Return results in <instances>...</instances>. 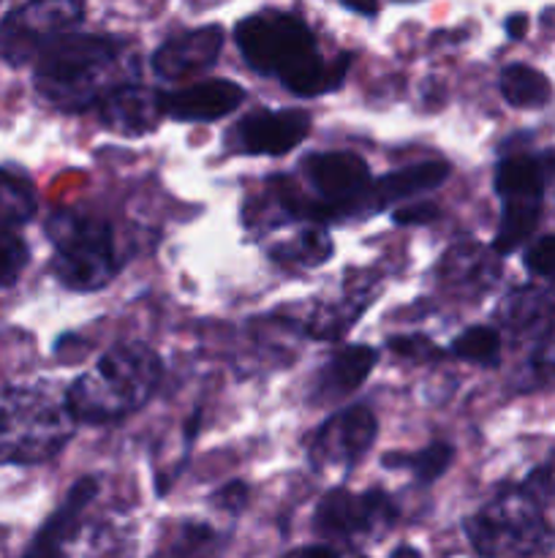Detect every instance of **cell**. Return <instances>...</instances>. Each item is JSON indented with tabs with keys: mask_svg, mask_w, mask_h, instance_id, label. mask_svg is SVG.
Here are the masks:
<instances>
[{
	"mask_svg": "<svg viewBox=\"0 0 555 558\" xmlns=\"http://www.w3.org/2000/svg\"><path fill=\"white\" fill-rule=\"evenodd\" d=\"M441 210L433 202H414V205H403L392 213V221L397 227H424V223L439 221Z\"/></svg>",
	"mask_w": 555,
	"mask_h": 558,
	"instance_id": "obj_33",
	"label": "cell"
},
{
	"mask_svg": "<svg viewBox=\"0 0 555 558\" xmlns=\"http://www.w3.org/2000/svg\"><path fill=\"white\" fill-rule=\"evenodd\" d=\"M379 436V423L368 407H346L316 428L308 445L316 469H351L362 461Z\"/></svg>",
	"mask_w": 555,
	"mask_h": 558,
	"instance_id": "obj_10",
	"label": "cell"
},
{
	"mask_svg": "<svg viewBox=\"0 0 555 558\" xmlns=\"http://www.w3.org/2000/svg\"><path fill=\"white\" fill-rule=\"evenodd\" d=\"M283 558H341V556H337L332 548H326V545H305V548L292 550V554H286Z\"/></svg>",
	"mask_w": 555,
	"mask_h": 558,
	"instance_id": "obj_35",
	"label": "cell"
},
{
	"mask_svg": "<svg viewBox=\"0 0 555 558\" xmlns=\"http://www.w3.org/2000/svg\"><path fill=\"white\" fill-rule=\"evenodd\" d=\"M76 430L65 398L41 387L11 390L0 403V463L33 466L52 461Z\"/></svg>",
	"mask_w": 555,
	"mask_h": 558,
	"instance_id": "obj_4",
	"label": "cell"
},
{
	"mask_svg": "<svg viewBox=\"0 0 555 558\" xmlns=\"http://www.w3.org/2000/svg\"><path fill=\"white\" fill-rule=\"evenodd\" d=\"M27 262H30V251L16 229H0V289L16 283Z\"/></svg>",
	"mask_w": 555,
	"mask_h": 558,
	"instance_id": "obj_29",
	"label": "cell"
},
{
	"mask_svg": "<svg viewBox=\"0 0 555 558\" xmlns=\"http://www.w3.org/2000/svg\"><path fill=\"white\" fill-rule=\"evenodd\" d=\"M466 537L482 558H536L555 545V532L526 488H511L473 512Z\"/></svg>",
	"mask_w": 555,
	"mask_h": 558,
	"instance_id": "obj_6",
	"label": "cell"
},
{
	"mask_svg": "<svg viewBox=\"0 0 555 558\" xmlns=\"http://www.w3.org/2000/svg\"><path fill=\"white\" fill-rule=\"evenodd\" d=\"M439 276L446 287L455 292H466L479 298V294L490 292L493 283L501 276V262L498 254L490 248H482L477 243H462L455 245L449 254L441 259Z\"/></svg>",
	"mask_w": 555,
	"mask_h": 558,
	"instance_id": "obj_20",
	"label": "cell"
},
{
	"mask_svg": "<svg viewBox=\"0 0 555 558\" xmlns=\"http://www.w3.org/2000/svg\"><path fill=\"white\" fill-rule=\"evenodd\" d=\"M52 276L71 292H98L123 267L112 223L79 210H54L47 221Z\"/></svg>",
	"mask_w": 555,
	"mask_h": 558,
	"instance_id": "obj_5",
	"label": "cell"
},
{
	"mask_svg": "<svg viewBox=\"0 0 555 558\" xmlns=\"http://www.w3.org/2000/svg\"><path fill=\"white\" fill-rule=\"evenodd\" d=\"M299 336H303V327L283 316L250 322L243 349L237 352L239 374L250 376L259 371H278L292 365L297 357Z\"/></svg>",
	"mask_w": 555,
	"mask_h": 558,
	"instance_id": "obj_16",
	"label": "cell"
},
{
	"mask_svg": "<svg viewBox=\"0 0 555 558\" xmlns=\"http://www.w3.org/2000/svg\"><path fill=\"white\" fill-rule=\"evenodd\" d=\"M498 87L504 101L515 109H539L553 98V85L547 76L528 63L504 65Z\"/></svg>",
	"mask_w": 555,
	"mask_h": 558,
	"instance_id": "obj_22",
	"label": "cell"
},
{
	"mask_svg": "<svg viewBox=\"0 0 555 558\" xmlns=\"http://www.w3.org/2000/svg\"><path fill=\"white\" fill-rule=\"evenodd\" d=\"M299 172L319 202L324 223L348 216H370L373 178L362 156L351 150L308 153L299 163Z\"/></svg>",
	"mask_w": 555,
	"mask_h": 558,
	"instance_id": "obj_8",
	"label": "cell"
},
{
	"mask_svg": "<svg viewBox=\"0 0 555 558\" xmlns=\"http://www.w3.org/2000/svg\"><path fill=\"white\" fill-rule=\"evenodd\" d=\"M163 376V363L147 343H118L98 357L87 374L76 376L65 392L69 412L76 423H118L139 412Z\"/></svg>",
	"mask_w": 555,
	"mask_h": 558,
	"instance_id": "obj_3",
	"label": "cell"
},
{
	"mask_svg": "<svg viewBox=\"0 0 555 558\" xmlns=\"http://www.w3.org/2000/svg\"><path fill=\"white\" fill-rule=\"evenodd\" d=\"M386 349L397 357L411 360V363H435V360L444 357V352L424 336H392L386 341Z\"/></svg>",
	"mask_w": 555,
	"mask_h": 558,
	"instance_id": "obj_31",
	"label": "cell"
},
{
	"mask_svg": "<svg viewBox=\"0 0 555 558\" xmlns=\"http://www.w3.org/2000/svg\"><path fill=\"white\" fill-rule=\"evenodd\" d=\"M495 194L501 199V221L493 251L515 254L536 229L544 202V167L533 156H506L495 167Z\"/></svg>",
	"mask_w": 555,
	"mask_h": 558,
	"instance_id": "obj_7",
	"label": "cell"
},
{
	"mask_svg": "<svg viewBox=\"0 0 555 558\" xmlns=\"http://www.w3.org/2000/svg\"><path fill=\"white\" fill-rule=\"evenodd\" d=\"M223 49V27L205 25L194 31H183L169 36L161 47L152 52V74L163 82H177L194 76L218 63Z\"/></svg>",
	"mask_w": 555,
	"mask_h": 558,
	"instance_id": "obj_14",
	"label": "cell"
},
{
	"mask_svg": "<svg viewBox=\"0 0 555 558\" xmlns=\"http://www.w3.org/2000/svg\"><path fill=\"white\" fill-rule=\"evenodd\" d=\"M33 65L36 93L60 112L98 109L120 87L139 80L134 44L109 33H71Z\"/></svg>",
	"mask_w": 555,
	"mask_h": 558,
	"instance_id": "obj_1",
	"label": "cell"
},
{
	"mask_svg": "<svg viewBox=\"0 0 555 558\" xmlns=\"http://www.w3.org/2000/svg\"><path fill=\"white\" fill-rule=\"evenodd\" d=\"M375 363H379V352H375L373 347L354 343V347L337 349V352L321 365L319 374H316L313 387H310V401L332 403L351 396L354 390L362 387V381L368 379L370 371L375 368Z\"/></svg>",
	"mask_w": 555,
	"mask_h": 558,
	"instance_id": "obj_18",
	"label": "cell"
},
{
	"mask_svg": "<svg viewBox=\"0 0 555 558\" xmlns=\"http://www.w3.org/2000/svg\"><path fill=\"white\" fill-rule=\"evenodd\" d=\"M310 134L305 109H259L239 120L229 134V145L243 156H283Z\"/></svg>",
	"mask_w": 555,
	"mask_h": 558,
	"instance_id": "obj_12",
	"label": "cell"
},
{
	"mask_svg": "<svg viewBox=\"0 0 555 558\" xmlns=\"http://www.w3.org/2000/svg\"><path fill=\"white\" fill-rule=\"evenodd\" d=\"M522 262H526V270L533 278L555 283V234L533 240L526 248V254H522Z\"/></svg>",
	"mask_w": 555,
	"mask_h": 558,
	"instance_id": "obj_30",
	"label": "cell"
},
{
	"mask_svg": "<svg viewBox=\"0 0 555 558\" xmlns=\"http://www.w3.org/2000/svg\"><path fill=\"white\" fill-rule=\"evenodd\" d=\"M101 112V123L109 131L120 136H145L158 129L163 120L161 112V90H150V87L136 85L120 87L118 93L107 98L98 107Z\"/></svg>",
	"mask_w": 555,
	"mask_h": 558,
	"instance_id": "obj_19",
	"label": "cell"
},
{
	"mask_svg": "<svg viewBox=\"0 0 555 558\" xmlns=\"http://www.w3.org/2000/svg\"><path fill=\"white\" fill-rule=\"evenodd\" d=\"M390 558H419V554L414 548H408V545H403V548H397Z\"/></svg>",
	"mask_w": 555,
	"mask_h": 558,
	"instance_id": "obj_38",
	"label": "cell"
},
{
	"mask_svg": "<svg viewBox=\"0 0 555 558\" xmlns=\"http://www.w3.org/2000/svg\"><path fill=\"white\" fill-rule=\"evenodd\" d=\"M313 521L326 537H357L390 529L397 521V507L384 490L354 494L348 488H332L321 496Z\"/></svg>",
	"mask_w": 555,
	"mask_h": 558,
	"instance_id": "obj_11",
	"label": "cell"
},
{
	"mask_svg": "<svg viewBox=\"0 0 555 558\" xmlns=\"http://www.w3.org/2000/svg\"><path fill=\"white\" fill-rule=\"evenodd\" d=\"M452 174L449 161L435 158V161H419L411 167H403L390 172L386 178L373 180V194H370V213L384 210L392 202L408 199V196L428 194V191L439 189L446 178Z\"/></svg>",
	"mask_w": 555,
	"mask_h": 558,
	"instance_id": "obj_21",
	"label": "cell"
},
{
	"mask_svg": "<svg viewBox=\"0 0 555 558\" xmlns=\"http://www.w3.org/2000/svg\"><path fill=\"white\" fill-rule=\"evenodd\" d=\"M495 319L501 338H509L515 347L539 349L555 332V289L526 283L501 300Z\"/></svg>",
	"mask_w": 555,
	"mask_h": 558,
	"instance_id": "obj_13",
	"label": "cell"
},
{
	"mask_svg": "<svg viewBox=\"0 0 555 558\" xmlns=\"http://www.w3.org/2000/svg\"><path fill=\"white\" fill-rule=\"evenodd\" d=\"M272 259L281 262V265H294V267H319L335 254V245H332L330 232L324 227H305L299 229V234L283 240L275 248L270 251Z\"/></svg>",
	"mask_w": 555,
	"mask_h": 558,
	"instance_id": "obj_23",
	"label": "cell"
},
{
	"mask_svg": "<svg viewBox=\"0 0 555 558\" xmlns=\"http://www.w3.org/2000/svg\"><path fill=\"white\" fill-rule=\"evenodd\" d=\"M248 499H250V488L243 483V480H232V483H226L223 488H218L215 494H212V505L223 512H232V515L243 512L245 507H248Z\"/></svg>",
	"mask_w": 555,
	"mask_h": 558,
	"instance_id": "obj_32",
	"label": "cell"
},
{
	"mask_svg": "<svg viewBox=\"0 0 555 558\" xmlns=\"http://www.w3.org/2000/svg\"><path fill=\"white\" fill-rule=\"evenodd\" d=\"M452 357L462 363L482 365V368H498L501 363V332L495 327L477 325L462 330L449 347Z\"/></svg>",
	"mask_w": 555,
	"mask_h": 558,
	"instance_id": "obj_27",
	"label": "cell"
},
{
	"mask_svg": "<svg viewBox=\"0 0 555 558\" xmlns=\"http://www.w3.org/2000/svg\"><path fill=\"white\" fill-rule=\"evenodd\" d=\"M506 36L511 38V41H520L522 36H526L528 31V16L526 14H511L506 16Z\"/></svg>",
	"mask_w": 555,
	"mask_h": 558,
	"instance_id": "obj_36",
	"label": "cell"
},
{
	"mask_svg": "<svg viewBox=\"0 0 555 558\" xmlns=\"http://www.w3.org/2000/svg\"><path fill=\"white\" fill-rule=\"evenodd\" d=\"M226 537L218 534L210 523L185 521L169 537L161 558H221Z\"/></svg>",
	"mask_w": 555,
	"mask_h": 558,
	"instance_id": "obj_25",
	"label": "cell"
},
{
	"mask_svg": "<svg viewBox=\"0 0 555 558\" xmlns=\"http://www.w3.org/2000/svg\"><path fill=\"white\" fill-rule=\"evenodd\" d=\"M357 558H365V556H357Z\"/></svg>",
	"mask_w": 555,
	"mask_h": 558,
	"instance_id": "obj_39",
	"label": "cell"
},
{
	"mask_svg": "<svg viewBox=\"0 0 555 558\" xmlns=\"http://www.w3.org/2000/svg\"><path fill=\"white\" fill-rule=\"evenodd\" d=\"M98 496V483L96 477H79L71 490L65 494V499L60 501L58 510L47 518L41 529L36 532V537L27 545L25 556L22 558H60L63 556L65 545L71 543V537L76 534L82 521V512L90 507V501Z\"/></svg>",
	"mask_w": 555,
	"mask_h": 558,
	"instance_id": "obj_17",
	"label": "cell"
},
{
	"mask_svg": "<svg viewBox=\"0 0 555 558\" xmlns=\"http://www.w3.org/2000/svg\"><path fill=\"white\" fill-rule=\"evenodd\" d=\"M245 101V90L232 80H201L180 90H161L163 118L177 123H215Z\"/></svg>",
	"mask_w": 555,
	"mask_h": 558,
	"instance_id": "obj_15",
	"label": "cell"
},
{
	"mask_svg": "<svg viewBox=\"0 0 555 558\" xmlns=\"http://www.w3.org/2000/svg\"><path fill=\"white\" fill-rule=\"evenodd\" d=\"M455 461V447L446 445V441H433V445L422 447L417 452H392V456H384L381 466L384 469H397V472H411V477L417 480L419 485H430L446 472Z\"/></svg>",
	"mask_w": 555,
	"mask_h": 558,
	"instance_id": "obj_24",
	"label": "cell"
},
{
	"mask_svg": "<svg viewBox=\"0 0 555 558\" xmlns=\"http://www.w3.org/2000/svg\"><path fill=\"white\" fill-rule=\"evenodd\" d=\"M531 374L536 376L539 381H550V385L555 381V332H553V338H550V341H544L542 347L533 352Z\"/></svg>",
	"mask_w": 555,
	"mask_h": 558,
	"instance_id": "obj_34",
	"label": "cell"
},
{
	"mask_svg": "<svg viewBox=\"0 0 555 558\" xmlns=\"http://www.w3.org/2000/svg\"><path fill=\"white\" fill-rule=\"evenodd\" d=\"M85 5L71 0H41L11 9L0 20V60L11 65L36 63L52 44L76 33Z\"/></svg>",
	"mask_w": 555,
	"mask_h": 558,
	"instance_id": "obj_9",
	"label": "cell"
},
{
	"mask_svg": "<svg viewBox=\"0 0 555 558\" xmlns=\"http://www.w3.org/2000/svg\"><path fill=\"white\" fill-rule=\"evenodd\" d=\"M375 294H365V287L359 292H348L346 300L330 305V308H319L310 319V325L305 330L313 338H321V341H337L348 332V327L359 319L362 311H368V303Z\"/></svg>",
	"mask_w": 555,
	"mask_h": 558,
	"instance_id": "obj_26",
	"label": "cell"
},
{
	"mask_svg": "<svg viewBox=\"0 0 555 558\" xmlns=\"http://www.w3.org/2000/svg\"><path fill=\"white\" fill-rule=\"evenodd\" d=\"M36 213V194L27 180L0 169V229H20Z\"/></svg>",
	"mask_w": 555,
	"mask_h": 558,
	"instance_id": "obj_28",
	"label": "cell"
},
{
	"mask_svg": "<svg viewBox=\"0 0 555 558\" xmlns=\"http://www.w3.org/2000/svg\"><path fill=\"white\" fill-rule=\"evenodd\" d=\"M343 9L351 11V14H359V16H368V20H373L375 14H379V5H357V3H343Z\"/></svg>",
	"mask_w": 555,
	"mask_h": 558,
	"instance_id": "obj_37",
	"label": "cell"
},
{
	"mask_svg": "<svg viewBox=\"0 0 555 558\" xmlns=\"http://www.w3.org/2000/svg\"><path fill=\"white\" fill-rule=\"evenodd\" d=\"M234 44L250 71L278 80L299 98L337 90L351 63V54H341L335 63H326L310 27L299 16L278 9L256 11L237 22Z\"/></svg>",
	"mask_w": 555,
	"mask_h": 558,
	"instance_id": "obj_2",
	"label": "cell"
}]
</instances>
